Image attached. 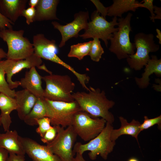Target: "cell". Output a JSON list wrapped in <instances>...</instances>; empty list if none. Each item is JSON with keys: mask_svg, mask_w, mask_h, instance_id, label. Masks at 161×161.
Listing matches in <instances>:
<instances>
[{"mask_svg": "<svg viewBox=\"0 0 161 161\" xmlns=\"http://www.w3.org/2000/svg\"><path fill=\"white\" fill-rule=\"evenodd\" d=\"M88 92H77L72 94L81 110L94 118L101 117L112 124L114 121L113 114L109 109L115 105L114 101L106 97L103 90L89 86Z\"/></svg>", "mask_w": 161, "mask_h": 161, "instance_id": "cell-1", "label": "cell"}, {"mask_svg": "<svg viewBox=\"0 0 161 161\" xmlns=\"http://www.w3.org/2000/svg\"><path fill=\"white\" fill-rule=\"evenodd\" d=\"M113 129L112 124L106 122L102 131L88 143L84 144L80 142L75 143L73 148L74 153L83 155L84 152L89 151L88 155L92 160H95L99 155L104 160H107L115 145V141L110 139L111 134Z\"/></svg>", "mask_w": 161, "mask_h": 161, "instance_id": "cell-2", "label": "cell"}, {"mask_svg": "<svg viewBox=\"0 0 161 161\" xmlns=\"http://www.w3.org/2000/svg\"><path fill=\"white\" fill-rule=\"evenodd\" d=\"M45 82L44 97L50 100L70 102L75 100L72 93L75 84L68 75L52 74L42 77Z\"/></svg>", "mask_w": 161, "mask_h": 161, "instance_id": "cell-3", "label": "cell"}, {"mask_svg": "<svg viewBox=\"0 0 161 161\" xmlns=\"http://www.w3.org/2000/svg\"><path fill=\"white\" fill-rule=\"evenodd\" d=\"M22 30L13 28L0 30V38L6 42L8 47L6 59L14 60L24 59L34 53L32 44L24 36Z\"/></svg>", "mask_w": 161, "mask_h": 161, "instance_id": "cell-4", "label": "cell"}, {"mask_svg": "<svg viewBox=\"0 0 161 161\" xmlns=\"http://www.w3.org/2000/svg\"><path fill=\"white\" fill-rule=\"evenodd\" d=\"M132 15L129 13L125 17L118 19V30L113 33L110 40L109 50L119 60L126 58L135 53V44L131 42L129 37L130 32L132 31L131 21Z\"/></svg>", "mask_w": 161, "mask_h": 161, "instance_id": "cell-5", "label": "cell"}, {"mask_svg": "<svg viewBox=\"0 0 161 161\" xmlns=\"http://www.w3.org/2000/svg\"><path fill=\"white\" fill-rule=\"evenodd\" d=\"M34 53L41 58L49 60L60 64L71 72L77 77L81 85L84 84L88 80L86 74L77 72L72 67L62 60L57 55L58 50L53 40L47 39L43 34H37L33 37Z\"/></svg>", "mask_w": 161, "mask_h": 161, "instance_id": "cell-6", "label": "cell"}, {"mask_svg": "<svg viewBox=\"0 0 161 161\" xmlns=\"http://www.w3.org/2000/svg\"><path fill=\"white\" fill-rule=\"evenodd\" d=\"M42 99L46 107L47 117L53 126L66 128L72 126L75 115L81 111L75 100L70 102L54 101L44 97Z\"/></svg>", "mask_w": 161, "mask_h": 161, "instance_id": "cell-7", "label": "cell"}, {"mask_svg": "<svg viewBox=\"0 0 161 161\" xmlns=\"http://www.w3.org/2000/svg\"><path fill=\"white\" fill-rule=\"evenodd\" d=\"M153 34L140 32L134 37L136 52L126 58L127 62L131 68L135 70H141L147 64L150 59L149 54L159 50L160 46L155 43Z\"/></svg>", "mask_w": 161, "mask_h": 161, "instance_id": "cell-8", "label": "cell"}, {"mask_svg": "<svg viewBox=\"0 0 161 161\" xmlns=\"http://www.w3.org/2000/svg\"><path fill=\"white\" fill-rule=\"evenodd\" d=\"M57 134L52 141L46 145L62 161H72L75 154L73 148L77 135L72 126L66 128L56 126Z\"/></svg>", "mask_w": 161, "mask_h": 161, "instance_id": "cell-9", "label": "cell"}, {"mask_svg": "<svg viewBox=\"0 0 161 161\" xmlns=\"http://www.w3.org/2000/svg\"><path fill=\"white\" fill-rule=\"evenodd\" d=\"M118 18L113 17L110 22L107 21L97 10L94 11L91 16V21L88 23L87 27L84 32L79 36L83 39L97 38L102 40L106 47L108 40H110L113 33L118 30L115 26L118 24Z\"/></svg>", "mask_w": 161, "mask_h": 161, "instance_id": "cell-10", "label": "cell"}, {"mask_svg": "<svg viewBox=\"0 0 161 161\" xmlns=\"http://www.w3.org/2000/svg\"><path fill=\"white\" fill-rule=\"evenodd\" d=\"M106 120L94 118L86 112L81 111L75 115L72 124L77 134L84 141H89L97 136L106 126Z\"/></svg>", "mask_w": 161, "mask_h": 161, "instance_id": "cell-11", "label": "cell"}, {"mask_svg": "<svg viewBox=\"0 0 161 161\" xmlns=\"http://www.w3.org/2000/svg\"><path fill=\"white\" fill-rule=\"evenodd\" d=\"M74 20L65 25H62L55 21L51 24L55 29L58 30L61 35V40L59 47H62L66 42L73 37L77 38L79 32L83 29L86 30L87 27L88 20L89 18L88 11H80L74 16Z\"/></svg>", "mask_w": 161, "mask_h": 161, "instance_id": "cell-12", "label": "cell"}, {"mask_svg": "<svg viewBox=\"0 0 161 161\" xmlns=\"http://www.w3.org/2000/svg\"><path fill=\"white\" fill-rule=\"evenodd\" d=\"M42 63L41 59L34 53L26 58L21 60H3V66L7 76V81L10 88L13 89L20 86L19 81H13L12 77L24 69L36 67L39 69Z\"/></svg>", "mask_w": 161, "mask_h": 161, "instance_id": "cell-13", "label": "cell"}, {"mask_svg": "<svg viewBox=\"0 0 161 161\" xmlns=\"http://www.w3.org/2000/svg\"><path fill=\"white\" fill-rule=\"evenodd\" d=\"M25 154L33 161H62L46 145H41L30 138L18 135Z\"/></svg>", "mask_w": 161, "mask_h": 161, "instance_id": "cell-14", "label": "cell"}, {"mask_svg": "<svg viewBox=\"0 0 161 161\" xmlns=\"http://www.w3.org/2000/svg\"><path fill=\"white\" fill-rule=\"evenodd\" d=\"M42 77L33 67L26 72L21 79L20 86L35 95L37 98L44 97V89L42 86Z\"/></svg>", "mask_w": 161, "mask_h": 161, "instance_id": "cell-15", "label": "cell"}, {"mask_svg": "<svg viewBox=\"0 0 161 161\" xmlns=\"http://www.w3.org/2000/svg\"><path fill=\"white\" fill-rule=\"evenodd\" d=\"M14 98L18 115L21 120H23L32 108L38 98L26 89L16 92Z\"/></svg>", "mask_w": 161, "mask_h": 161, "instance_id": "cell-16", "label": "cell"}, {"mask_svg": "<svg viewBox=\"0 0 161 161\" xmlns=\"http://www.w3.org/2000/svg\"><path fill=\"white\" fill-rule=\"evenodd\" d=\"M27 0H0V11L13 23L22 16Z\"/></svg>", "mask_w": 161, "mask_h": 161, "instance_id": "cell-17", "label": "cell"}, {"mask_svg": "<svg viewBox=\"0 0 161 161\" xmlns=\"http://www.w3.org/2000/svg\"><path fill=\"white\" fill-rule=\"evenodd\" d=\"M58 0H39L35 7L34 22L59 20L56 16Z\"/></svg>", "mask_w": 161, "mask_h": 161, "instance_id": "cell-18", "label": "cell"}, {"mask_svg": "<svg viewBox=\"0 0 161 161\" xmlns=\"http://www.w3.org/2000/svg\"><path fill=\"white\" fill-rule=\"evenodd\" d=\"M18 135L16 130H10L4 133H0V148L7 150L9 154L25 155L23 147L18 139Z\"/></svg>", "mask_w": 161, "mask_h": 161, "instance_id": "cell-19", "label": "cell"}, {"mask_svg": "<svg viewBox=\"0 0 161 161\" xmlns=\"http://www.w3.org/2000/svg\"><path fill=\"white\" fill-rule=\"evenodd\" d=\"M17 105L14 98L0 93V110L1 120L4 131L9 130L12 123L10 114L16 110Z\"/></svg>", "mask_w": 161, "mask_h": 161, "instance_id": "cell-20", "label": "cell"}, {"mask_svg": "<svg viewBox=\"0 0 161 161\" xmlns=\"http://www.w3.org/2000/svg\"><path fill=\"white\" fill-rule=\"evenodd\" d=\"M121 123L120 127L117 129H113L110 135L111 140L115 141L118 138L123 135H129L134 137L138 143V136L140 132V127L141 123L134 119L129 123L122 116L119 117Z\"/></svg>", "mask_w": 161, "mask_h": 161, "instance_id": "cell-21", "label": "cell"}, {"mask_svg": "<svg viewBox=\"0 0 161 161\" xmlns=\"http://www.w3.org/2000/svg\"><path fill=\"white\" fill-rule=\"evenodd\" d=\"M144 72L141 78L135 77L136 83L140 89L146 88L149 84V77L154 73L157 76L161 75V59H158L156 56L152 55L145 66Z\"/></svg>", "mask_w": 161, "mask_h": 161, "instance_id": "cell-22", "label": "cell"}, {"mask_svg": "<svg viewBox=\"0 0 161 161\" xmlns=\"http://www.w3.org/2000/svg\"><path fill=\"white\" fill-rule=\"evenodd\" d=\"M139 3L136 0H114L113 3L108 7L107 16L122 17V15L129 11L135 12L136 4Z\"/></svg>", "mask_w": 161, "mask_h": 161, "instance_id": "cell-23", "label": "cell"}, {"mask_svg": "<svg viewBox=\"0 0 161 161\" xmlns=\"http://www.w3.org/2000/svg\"><path fill=\"white\" fill-rule=\"evenodd\" d=\"M42 98H38L32 108L24 118L23 120L27 125H36L37 124L36 120L47 117L46 107Z\"/></svg>", "mask_w": 161, "mask_h": 161, "instance_id": "cell-24", "label": "cell"}, {"mask_svg": "<svg viewBox=\"0 0 161 161\" xmlns=\"http://www.w3.org/2000/svg\"><path fill=\"white\" fill-rule=\"evenodd\" d=\"M92 43V41L86 42L79 43L72 45L68 54L69 57H75L81 60L88 55Z\"/></svg>", "mask_w": 161, "mask_h": 161, "instance_id": "cell-25", "label": "cell"}, {"mask_svg": "<svg viewBox=\"0 0 161 161\" xmlns=\"http://www.w3.org/2000/svg\"><path fill=\"white\" fill-rule=\"evenodd\" d=\"M5 74L3 66V60H0V93L14 98L16 91L10 88L5 79Z\"/></svg>", "mask_w": 161, "mask_h": 161, "instance_id": "cell-26", "label": "cell"}, {"mask_svg": "<svg viewBox=\"0 0 161 161\" xmlns=\"http://www.w3.org/2000/svg\"><path fill=\"white\" fill-rule=\"evenodd\" d=\"M93 39L88 55L92 61L97 62L99 61L101 58L102 55L104 53V51L99 39L97 38Z\"/></svg>", "mask_w": 161, "mask_h": 161, "instance_id": "cell-27", "label": "cell"}, {"mask_svg": "<svg viewBox=\"0 0 161 161\" xmlns=\"http://www.w3.org/2000/svg\"><path fill=\"white\" fill-rule=\"evenodd\" d=\"M36 121L38 126L36 131L42 137L46 132L52 127L51 125L50 120L47 117H44L36 120Z\"/></svg>", "mask_w": 161, "mask_h": 161, "instance_id": "cell-28", "label": "cell"}, {"mask_svg": "<svg viewBox=\"0 0 161 161\" xmlns=\"http://www.w3.org/2000/svg\"><path fill=\"white\" fill-rule=\"evenodd\" d=\"M155 124H157L158 128L161 129V115L153 118L149 119L147 116L144 117V120L140 127V132L144 130L148 129Z\"/></svg>", "mask_w": 161, "mask_h": 161, "instance_id": "cell-29", "label": "cell"}, {"mask_svg": "<svg viewBox=\"0 0 161 161\" xmlns=\"http://www.w3.org/2000/svg\"><path fill=\"white\" fill-rule=\"evenodd\" d=\"M142 3H138L136 5L137 8L138 7H144L147 8L150 11L151 16H150V19L152 22H154V18L155 16V14L154 13V5L153 4V0H143L142 1Z\"/></svg>", "mask_w": 161, "mask_h": 161, "instance_id": "cell-30", "label": "cell"}, {"mask_svg": "<svg viewBox=\"0 0 161 161\" xmlns=\"http://www.w3.org/2000/svg\"><path fill=\"white\" fill-rule=\"evenodd\" d=\"M57 134V126H54L46 132L42 137H41V141L44 143L46 144L49 143L54 140Z\"/></svg>", "mask_w": 161, "mask_h": 161, "instance_id": "cell-31", "label": "cell"}, {"mask_svg": "<svg viewBox=\"0 0 161 161\" xmlns=\"http://www.w3.org/2000/svg\"><path fill=\"white\" fill-rule=\"evenodd\" d=\"M35 12V8L31 7L25 9L23 11L22 16L25 18L26 23L28 25H30L34 22Z\"/></svg>", "mask_w": 161, "mask_h": 161, "instance_id": "cell-32", "label": "cell"}, {"mask_svg": "<svg viewBox=\"0 0 161 161\" xmlns=\"http://www.w3.org/2000/svg\"><path fill=\"white\" fill-rule=\"evenodd\" d=\"M91 1L94 4L97 8V11L101 16L106 19V16H107L108 7H105L99 0H93Z\"/></svg>", "mask_w": 161, "mask_h": 161, "instance_id": "cell-33", "label": "cell"}, {"mask_svg": "<svg viewBox=\"0 0 161 161\" xmlns=\"http://www.w3.org/2000/svg\"><path fill=\"white\" fill-rule=\"evenodd\" d=\"M14 23L4 17L0 11V30L12 28Z\"/></svg>", "mask_w": 161, "mask_h": 161, "instance_id": "cell-34", "label": "cell"}, {"mask_svg": "<svg viewBox=\"0 0 161 161\" xmlns=\"http://www.w3.org/2000/svg\"><path fill=\"white\" fill-rule=\"evenodd\" d=\"M25 155L10 153L9 154L7 161H25Z\"/></svg>", "mask_w": 161, "mask_h": 161, "instance_id": "cell-35", "label": "cell"}, {"mask_svg": "<svg viewBox=\"0 0 161 161\" xmlns=\"http://www.w3.org/2000/svg\"><path fill=\"white\" fill-rule=\"evenodd\" d=\"M9 154L6 149L0 148V161H7Z\"/></svg>", "mask_w": 161, "mask_h": 161, "instance_id": "cell-36", "label": "cell"}, {"mask_svg": "<svg viewBox=\"0 0 161 161\" xmlns=\"http://www.w3.org/2000/svg\"><path fill=\"white\" fill-rule=\"evenodd\" d=\"M154 13L156 15L154 18V20L155 21V19H161V8L156 6H154Z\"/></svg>", "mask_w": 161, "mask_h": 161, "instance_id": "cell-37", "label": "cell"}, {"mask_svg": "<svg viewBox=\"0 0 161 161\" xmlns=\"http://www.w3.org/2000/svg\"><path fill=\"white\" fill-rule=\"evenodd\" d=\"M76 154V156L74 157L72 161H86L83 158V154L79 153Z\"/></svg>", "mask_w": 161, "mask_h": 161, "instance_id": "cell-38", "label": "cell"}, {"mask_svg": "<svg viewBox=\"0 0 161 161\" xmlns=\"http://www.w3.org/2000/svg\"><path fill=\"white\" fill-rule=\"evenodd\" d=\"M39 0H30L29 1V4L30 7L35 8Z\"/></svg>", "mask_w": 161, "mask_h": 161, "instance_id": "cell-39", "label": "cell"}, {"mask_svg": "<svg viewBox=\"0 0 161 161\" xmlns=\"http://www.w3.org/2000/svg\"><path fill=\"white\" fill-rule=\"evenodd\" d=\"M7 53L4 50L0 47V60L3 58H6Z\"/></svg>", "mask_w": 161, "mask_h": 161, "instance_id": "cell-40", "label": "cell"}, {"mask_svg": "<svg viewBox=\"0 0 161 161\" xmlns=\"http://www.w3.org/2000/svg\"><path fill=\"white\" fill-rule=\"evenodd\" d=\"M156 31L157 33L156 36L159 39V43L160 44H161V32L160 30L158 29L157 28Z\"/></svg>", "mask_w": 161, "mask_h": 161, "instance_id": "cell-41", "label": "cell"}, {"mask_svg": "<svg viewBox=\"0 0 161 161\" xmlns=\"http://www.w3.org/2000/svg\"><path fill=\"white\" fill-rule=\"evenodd\" d=\"M128 161H139L138 159L135 157H132L130 158Z\"/></svg>", "mask_w": 161, "mask_h": 161, "instance_id": "cell-42", "label": "cell"}, {"mask_svg": "<svg viewBox=\"0 0 161 161\" xmlns=\"http://www.w3.org/2000/svg\"><path fill=\"white\" fill-rule=\"evenodd\" d=\"M2 125V124L1 122V117L0 115V126Z\"/></svg>", "mask_w": 161, "mask_h": 161, "instance_id": "cell-43", "label": "cell"}]
</instances>
